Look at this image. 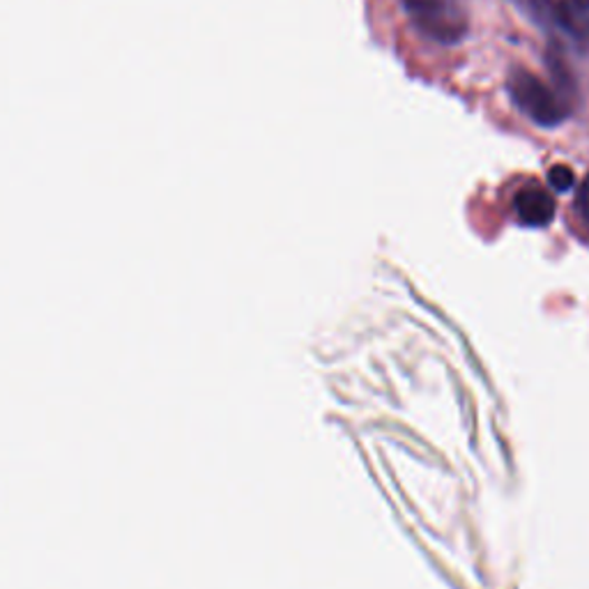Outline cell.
I'll return each instance as SVG.
<instances>
[{
    "label": "cell",
    "instance_id": "1",
    "mask_svg": "<svg viewBox=\"0 0 589 589\" xmlns=\"http://www.w3.org/2000/svg\"><path fill=\"white\" fill-rule=\"evenodd\" d=\"M507 90L516 107L541 127H558L569 116V104L558 95V90H550L528 69L516 67L507 79Z\"/></svg>",
    "mask_w": 589,
    "mask_h": 589
},
{
    "label": "cell",
    "instance_id": "2",
    "mask_svg": "<svg viewBox=\"0 0 589 589\" xmlns=\"http://www.w3.org/2000/svg\"><path fill=\"white\" fill-rule=\"evenodd\" d=\"M403 8L424 38L440 45H457L468 32L463 0H403Z\"/></svg>",
    "mask_w": 589,
    "mask_h": 589
},
{
    "label": "cell",
    "instance_id": "3",
    "mask_svg": "<svg viewBox=\"0 0 589 589\" xmlns=\"http://www.w3.org/2000/svg\"><path fill=\"white\" fill-rule=\"evenodd\" d=\"M513 210L523 226L543 228L556 219V200L541 187H526L516 194Z\"/></svg>",
    "mask_w": 589,
    "mask_h": 589
},
{
    "label": "cell",
    "instance_id": "4",
    "mask_svg": "<svg viewBox=\"0 0 589 589\" xmlns=\"http://www.w3.org/2000/svg\"><path fill=\"white\" fill-rule=\"evenodd\" d=\"M558 28L576 40H589V0H558Z\"/></svg>",
    "mask_w": 589,
    "mask_h": 589
},
{
    "label": "cell",
    "instance_id": "5",
    "mask_svg": "<svg viewBox=\"0 0 589 589\" xmlns=\"http://www.w3.org/2000/svg\"><path fill=\"white\" fill-rule=\"evenodd\" d=\"M546 65L548 72L552 77V84H556L558 95L569 104L576 97V77L571 72V67L558 45H550L546 51Z\"/></svg>",
    "mask_w": 589,
    "mask_h": 589
},
{
    "label": "cell",
    "instance_id": "6",
    "mask_svg": "<svg viewBox=\"0 0 589 589\" xmlns=\"http://www.w3.org/2000/svg\"><path fill=\"white\" fill-rule=\"evenodd\" d=\"M509 3L523 12L539 28L558 26V3L556 0H509Z\"/></svg>",
    "mask_w": 589,
    "mask_h": 589
},
{
    "label": "cell",
    "instance_id": "7",
    "mask_svg": "<svg viewBox=\"0 0 589 589\" xmlns=\"http://www.w3.org/2000/svg\"><path fill=\"white\" fill-rule=\"evenodd\" d=\"M548 185L552 189H558V192H569L573 185H576V176H573V170L569 166H552L548 170Z\"/></svg>",
    "mask_w": 589,
    "mask_h": 589
},
{
    "label": "cell",
    "instance_id": "8",
    "mask_svg": "<svg viewBox=\"0 0 589 589\" xmlns=\"http://www.w3.org/2000/svg\"><path fill=\"white\" fill-rule=\"evenodd\" d=\"M578 207H580V213L589 219V176L582 180L580 185V194H578Z\"/></svg>",
    "mask_w": 589,
    "mask_h": 589
}]
</instances>
